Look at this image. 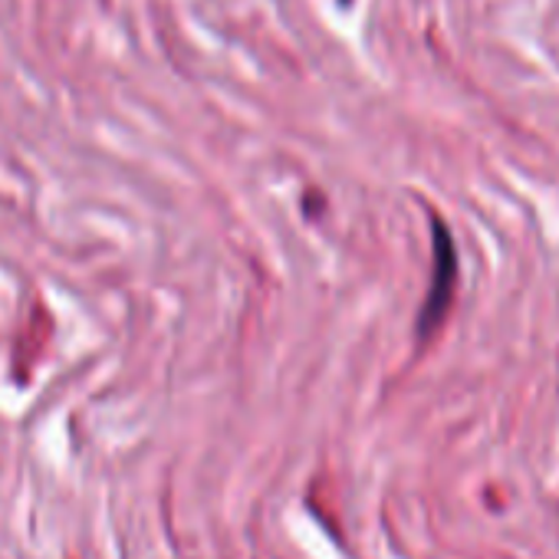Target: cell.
Segmentation results:
<instances>
[{
    "instance_id": "cell-1",
    "label": "cell",
    "mask_w": 559,
    "mask_h": 559,
    "mask_svg": "<svg viewBox=\"0 0 559 559\" xmlns=\"http://www.w3.org/2000/svg\"><path fill=\"white\" fill-rule=\"evenodd\" d=\"M454 284H457V253L454 240L444 227L441 217H431V284L425 307L418 313V340L425 343L448 317V307L454 300Z\"/></svg>"
}]
</instances>
